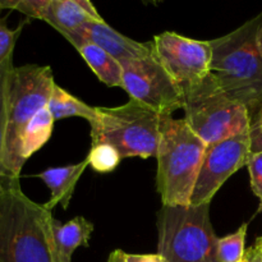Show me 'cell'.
Masks as SVG:
<instances>
[{
	"instance_id": "obj_16",
	"label": "cell",
	"mask_w": 262,
	"mask_h": 262,
	"mask_svg": "<svg viewBox=\"0 0 262 262\" xmlns=\"http://www.w3.org/2000/svg\"><path fill=\"white\" fill-rule=\"evenodd\" d=\"M54 123L55 120H54L48 105L42 107L28 123L23 132L22 140H20V160L23 164H26V161L33 154L43 147L45 143H48L53 135Z\"/></svg>"
},
{
	"instance_id": "obj_26",
	"label": "cell",
	"mask_w": 262,
	"mask_h": 262,
	"mask_svg": "<svg viewBox=\"0 0 262 262\" xmlns=\"http://www.w3.org/2000/svg\"><path fill=\"white\" fill-rule=\"evenodd\" d=\"M107 262H127V253L122 250H117L110 253Z\"/></svg>"
},
{
	"instance_id": "obj_30",
	"label": "cell",
	"mask_w": 262,
	"mask_h": 262,
	"mask_svg": "<svg viewBox=\"0 0 262 262\" xmlns=\"http://www.w3.org/2000/svg\"><path fill=\"white\" fill-rule=\"evenodd\" d=\"M261 238H262V237H261Z\"/></svg>"
},
{
	"instance_id": "obj_12",
	"label": "cell",
	"mask_w": 262,
	"mask_h": 262,
	"mask_svg": "<svg viewBox=\"0 0 262 262\" xmlns=\"http://www.w3.org/2000/svg\"><path fill=\"white\" fill-rule=\"evenodd\" d=\"M63 37L74 48L83 42L94 43L120 63L130 59L143 58L150 55L152 51L150 41L142 43L132 40L110 27L104 19L87 23L74 32L64 35Z\"/></svg>"
},
{
	"instance_id": "obj_9",
	"label": "cell",
	"mask_w": 262,
	"mask_h": 262,
	"mask_svg": "<svg viewBox=\"0 0 262 262\" xmlns=\"http://www.w3.org/2000/svg\"><path fill=\"white\" fill-rule=\"evenodd\" d=\"M123 87L132 100L164 117L183 109V95L151 51L150 55L122 61Z\"/></svg>"
},
{
	"instance_id": "obj_5",
	"label": "cell",
	"mask_w": 262,
	"mask_h": 262,
	"mask_svg": "<svg viewBox=\"0 0 262 262\" xmlns=\"http://www.w3.org/2000/svg\"><path fill=\"white\" fill-rule=\"evenodd\" d=\"M164 115L130 99L115 107H96L90 122L91 146L110 145L123 158H156Z\"/></svg>"
},
{
	"instance_id": "obj_27",
	"label": "cell",
	"mask_w": 262,
	"mask_h": 262,
	"mask_svg": "<svg viewBox=\"0 0 262 262\" xmlns=\"http://www.w3.org/2000/svg\"><path fill=\"white\" fill-rule=\"evenodd\" d=\"M252 127H262V105L251 118V128Z\"/></svg>"
},
{
	"instance_id": "obj_17",
	"label": "cell",
	"mask_w": 262,
	"mask_h": 262,
	"mask_svg": "<svg viewBox=\"0 0 262 262\" xmlns=\"http://www.w3.org/2000/svg\"><path fill=\"white\" fill-rule=\"evenodd\" d=\"M48 107L55 122L69 117H81L89 122H92L96 118V107L77 99L56 83L54 84Z\"/></svg>"
},
{
	"instance_id": "obj_22",
	"label": "cell",
	"mask_w": 262,
	"mask_h": 262,
	"mask_svg": "<svg viewBox=\"0 0 262 262\" xmlns=\"http://www.w3.org/2000/svg\"><path fill=\"white\" fill-rule=\"evenodd\" d=\"M246 166L250 173L251 188L260 201V210H262V152L251 154Z\"/></svg>"
},
{
	"instance_id": "obj_4",
	"label": "cell",
	"mask_w": 262,
	"mask_h": 262,
	"mask_svg": "<svg viewBox=\"0 0 262 262\" xmlns=\"http://www.w3.org/2000/svg\"><path fill=\"white\" fill-rule=\"evenodd\" d=\"M53 71L49 66L26 64L13 67L8 78L7 137L3 158V177L19 178L20 140L32 118L48 105L53 92Z\"/></svg>"
},
{
	"instance_id": "obj_8",
	"label": "cell",
	"mask_w": 262,
	"mask_h": 262,
	"mask_svg": "<svg viewBox=\"0 0 262 262\" xmlns=\"http://www.w3.org/2000/svg\"><path fill=\"white\" fill-rule=\"evenodd\" d=\"M151 50L174 83L186 94L201 83L211 71L212 51L209 41L194 40L165 31L150 41Z\"/></svg>"
},
{
	"instance_id": "obj_7",
	"label": "cell",
	"mask_w": 262,
	"mask_h": 262,
	"mask_svg": "<svg viewBox=\"0 0 262 262\" xmlns=\"http://www.w3.org/2000/svg\"><path fill=\"white\" fill-rule=\"evenodd\" d=\"M184 120L206 145L251 129L247 107L233 100L211 73L183 95Z\"/></svg>"
},
{
	"instance_id": "obj_24",
	"label": "cell",
	"mask_w": 262,
	"mask_h": 262,
	"mask_svg": "<svg viewBox=\"0 0 262 262\" xmlns=\"http://www.w3.org/2000/svg\"><path fill=\"white\" fill-rule=\"evenodd\" d=\"M127 262H168L159 253L155 255H128Z\"/></svg>"
},
{
	"instance_id": "obj_13",
	"label": "cell",
	"mask_w": 262,
	"mask_h": 262,
	"mask_svg": "<svg viewBox=\"0 0 262 262\" xmlns=\"http://www.w3.org/2000/svg\"><path fill=\"white\" fill-rule=\"evenodd\" d=\"M87 166H89V161L84 159L78 164L49 168L37 174L36 177L40 178L51 192L50 200L43 204V206L50 211L58 205H61L64 210L68 209L77 183L81 179Z\"/></svg>"
},
{
	"instance_id": "obj_10",
	"label": "cell",
	"mask_w": 262,
	"mask_h": 262,
	"mask_svg": "<svg viewBox=\"0 0 262 262\" xmlns=\"http://www.w3.org/2000/svg\"><path fill=\"white\" fill-rule=\"evenodd\" d=\"M251 155L250 130L220 142L206 145L191 197L192 206L210 205L223 184L247 165Z\"/></svg>"
},
{
	"instance_id": "obj_11",
	"label": "cell",
	"mask_w": 262,
	"mask_h": 262,
	"mask_svg": "<svg viewBox=\"0 0 262 262\" xmlns=\"http://www.w3.org/2000/svg\"><path fill=\"white\" fill-rule=\"evenodd\" d=\"M3 4L4 9L18 10L27 17L43 20L61 36L90 22L102 20L89 0H3Z\"/></svg>"
},
{
	"instance_id": "obj_15",
	"label": "cell",
	"mask_w": 262,
	"mask_h": 262,
	"mask_svg": "<svg viewBox=\"0 0 262 262\" xmlns=\"http://www.w3.org/2000/svg\"><path fill=\"white\" fill-rule=\"evenodd\" d=\"M74 49L102 83L107 87H123V67L120 61L91 42H83Z\"/></svg>"
},
{
	"instance_id": "obj_1",
	"label": "cell",
	"mask_w": 262,
	"mask_h": 262,
	"mask_svg": "<svg viewBox=\"0 0 262 262\" xmlns=\"http://www.w3.org/2000/svg\"><path fill=\"white\" fill-rule=\"evenodd\" d=\"M53 214L32 201L19 178H0V262H59Z\"/></svg>"
},
{
	"instance_id": "obj_25",
	"label": "cell",
	"mask_w": 262,
	"mask_h": 262,
	"mask_svg": "<svg viewBox=\"0 0 262 262\" xmlns=\"http://www.w3.org/2000/svg\"><path fill=\"white\" fill-rule=\"evenodd\" d=\"M245 257L248 258L251 262H262V238H258L255 246L246 251Z\"/></svg>"
},
{
	"instance_id": "obj_19",
	"label": "cell",
	"mask_w": 262,
	"mask_h": 262,
	"mask_svg": "<svg viewBox=\"0 0 262 262\" xmlns=\"http://www.w3.org/2000/svg\"><path fill=\"white\" fill-rule=\"evenodd\" d=\"M86 160L94 170L99 173H112L120 164L122 156L113 146L101 143L91 146Z\"/></svg>"
},
{
	"instance_id": "obj_23",
	"label": "cell",
	"mask_w": 262,
	"mask_h": 262,
	"mask_svg": "<svg viewBox=\"0 0 262 262\" xmlns=\"http://www.w3.org/2000/svg\"><path fill=\"white\" fill-rule=\"evenodd\" d=\"M251 154L262 152V127H252L250 129Z\"/></svg>"
},
{
	"instance_id": "obj_3",
	"label": "cell",
	"mask_w": 262,
	"mask_h": 262,
	"mask_svg": "<svg viewBox=\"0 0 262 262\" xmlns=\"http://www.w3.org/2000/svg\"><path fill=\"white\" fill-rule=\"evenodd\" d=\"M206 143L184 119L164 117L158 154L156 188L163 206H189Z\"/></svg>"
},
{
	"instance_id": "obj_2",
	"label": "cell",
	"mask_w": 262,
	"mask_h": 262,
	"mask_svg": "<svg viewBox=\"0 0 262 262\" xmlns=\"http://www.w3.org/2000/svg\"><path fill=\"white\" fill-rule=\"evenodd\" d=\"M210 45V73L252 118L262 105V12Z\"/></svg>"
},
{
	"instance_id": "obj_21",
	"label": "cell",
	"mask_w": 262,
	"mask_h": 262,
	"mask_svg": "<svg viewBox=\"0 0 262 262\" xmlns=\"http://www.w3.org/2000/svg\"><path fill=\"white\" fill-rule=\"evenodd\" d=\"M25 23H20L15 30L8 27L3 19H0V66L7 59L14 55V48L19 37Z\"/></svg>"
},
{
	"instance_id": "obj_29",
	"label": "cell",
	"mask_w": 262,
	"mask_h": 262,
	"mask_svg": "<svg viewBox=\"0 0 262 262\" xmlns=\"http://www.w3.org/2000/svg\"><path fill=\"white\" fill-rule=\"evenodd\" d=\"M242 262H251V261L248 260V258H246V257H245V258H243V260H242Z\"/></svg>"
},
{
	"instance_id": "obj_28",
	"label": "cell",
	"mask_w": 262,
	"mask_h": 262,
	"mask_svg": "<svg viewBox=\"0 0 262 262\" xmlns=\"http://www.w3.org/2000/svg\"><path fill=\"white\" fill-rule=\"evenodd\" d=\"M4 10V4H3V0H0V12Z\"/></svg>"
},
{
	"instance_id": "obj_14",
	"label": "cell",
	"mask_w": 262,
	"mask_h": 262,
	"mask_svg": "<svg viewBox=\"0 0 262 262\" xmlns=\"http://www.w3.org/2000/svg\"><path fill=\"white\" fill-rule=\"evenodd\" d=\"M94 224L83 216H76L67 223L53 220V235L59 262H72L78 247H89Z\"/></svg>"
},
{
	"instance_id": "obj_20",
	"label": "cell",
	"mask_w": 262,
	"mask_h": 262,
	"mask_svg": "<svg viewBox=\"0 0 262 262\" xmlns=\"http://www.w3.org/2000/svg\"><path fill=\"white\" fill-rule=\"evenodd\" d=\"M13 56L0 66V178L3 177V158L7 137V102H8V78L13 69Z\"/></svg>"
},
{
	"instance_id": "obj_18",
	"label": "cell",
	"mask_w": 262,
	"mask_h": 262,
	"mask_svg": "<svg viewBox=\"0 0 262 262\" xmlns=\"http://www.w3.org/2000/svg\"><path fill=\"white\" fill-rule=\"evenodd\" d=\"M248 224L245 223L239 229L229 235L217 238V260L219 262H242L246 255V235Z\"/></svg>"
},
{
	"instance_id": "obj_6",
	"label": "cell",
	"mask_w": 262,
	"mask_h": 262,
	"mask_svg": "<svg viewBox=\"0 0 262 262\" xmlns=\"http://www.w3.org/2000/svg\"><path fill=\"white\" fill-rule=\"evenodd\" d=\"M158 253L168 262H219L210 205L161 206Z\"/></svg>"
}]
</instances>
